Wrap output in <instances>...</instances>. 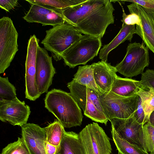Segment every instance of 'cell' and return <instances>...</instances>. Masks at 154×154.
I'll use <instances>...</instances> for the list:
<instances>
[{"label": "cell", "instance_id": "35", "mask_svg": "<svg viewBox=\"0 0 154 154\" xmlns=\"http://www.w3.org/2000/svg\"><path fill=\"white\" fill-rule=\"evenodd\" d=\"M45 146L46 154H57L58 152L59 146L52 145L47 141L45 143Z\"/></svg>", "mask_w": 154, "mask_h": 154}, {"label": "cell", "instance_id": "16", "mask_svg": "<svg viewBox=\"0 0 154 154\" xmlns=\"http://www.w3.org/2000/svg\"><path fill=\"white\" fill-rule=\"evenodd\" d=\"M95 83L103 94H107L111 91L116 78L117 69L110 63L101 60L91 64Z\"/></svg>", "mask_w": 154, "mask_h": 154}, {"label": "cell", "instance_id": "1", "mask_svg": "<svg viewBox=\"0 0 154 154\" xmlns=\"http://www.w3.org/2000/svg\"><path fill=\"white\" fill-rule=\"evenodd\" d=\"M44 101L45 108L64 127L82 124L83 116L81 110L70 93L54 89L47 93Z\"/></svg>", "mask_w": 154, "mask_h": 154}, {"label": "cell", "instance_id": "26", "mask_svg": "<svg viewBox=\"0 0 154 154\" xmlns=\"http://www.w3.org/2000/svg\"><path fill=\"white\" fill-rule=\"evenodd\" d=\"M136 94L141 98V105L148 122L149 116L154 110V90L152 88L145 90L140 86Z\"/></svg>", "mask_w": 154, "mask_h": 154}, {"label": "cell", "instance_id": "32", "mask_svg": "<svg viewBox=\"0 0 154 154\" xmlns=\"http://www.w3.org/2000/svg\"><path fill=\"white\" fill-rule=\"evenodd\" d=\"M133 116L136 121L139 123L143 125L148 122L142 106L140 98L139 97L138 105L137 110L134 112Z\"/></svg>", "mask_w": 154, "mask_h": 154}, {"label": "cell", "instance_id": "11", "mask_svg": "<svg viewBox=\"0 0 154 154\" xmlns=\"http://www.w3.org/2000/svg\"><path fill=\"white\" fill-rule=\"evenodd\" d=\"M39 41L34 34L30 36L27 43L25 62V94L26 98L32 101H35L41 95L37 88L35 81L36 59Z\"/></svg>", "mask_w": 154, "mask_h": 154}, {"label": "cell", "instance_id": "8", "mask_svg": "<svg viewBox=\"0 0 154 154\" xmlns=\"http://www.w3.org/2000/svg\"><path fill=\"white\" fill-rule=\"evenodd\" d=\"M18 34L8 17L0 19V73L10 66L18 51Z\"/></svg>", "mask_w": 154, "mask_h": 154}, {"label": "cell", "instance_id": "18", "mask_svg": "<svg viewBox=\"0 0 154 154\" xmlns=\"http://www.w3.org/2000/svg\"><path fill=\"white\" fill-rule=\"evenodd\" d=\"M135 25H128L123 23L122 28L115 37L100 49L99 58L107 62L108 55L111 51L126 40L131 42L133 35L135 34Z\"/></svg>", "mask_w": 154, "mask_h": 154}, {"label": "cell", "instance_id": "10", "mask_svg": "<svg viewBox=\"0 0 154 154\" xmlns=\"http://www.w3.org/2000/svg\"><path fill=\"white\" fill-rule=\"evenodd\" d=\"M131 13L138 15L140 20L136 25L135 34L143 40L146 47L154 54V9L147 8L132 3L127 6Z\"/></svg>", "mask_w": 154, "mask_h": 154}, {"label": "cell", "instance_id": "28", "mask_svg": "<svg viewBox=\"0 0 154 154\" xmlns=\"http://www.w3.org/2000/svg\"><path fill=\"white\" fill-rule=\"evenodd\" d=\"M1 154H30L22 138L8 144L2 150Z\"/></svg>", "mask_w": 154, "mask_h": 154}, {"label": "cell", "instance_id": "25", "mask_svg": "<svg viewBox=\"0 0 154 154\" xmlns=\"http://www.w3.org/2000/svg\"><path fill=\"white\" fill-rule=\"evenodd\" d=\"M86 0H26L31 5L35 4L55 9L63 10Z\"/></svg>", "mask_w": 154, "mask_h": 154}, {"label": "cell", "instance_id": "23", "mask_svg": "<svg viewBox=\"0 0 154 154\" xmlns=\"http://www.w3.org/2000/svg\"><path fill=\"white\" fill-rule=\"evenodd\" d=\"M64 127L57 120L44 128L46 134V141L49 143L56 146L60 145L65 131Z\"/></svg>", "mask_w": 154, "mask_h": 154}, {"label": "cell", "instance_id": "37", "mask_svg": "<svg viewBox=\"0 0 154 154\" xmlns=\"http://www.w3.org/2000/svg\"><path fill=\"white\" fill-rule=\"evenodd\" d=\"M57 154H60L58 152Z\"/></svg>", "mask_w": 154, "mask_h": 154}, {"label": "cell", "instance_id": "22", "mask_svg": "<svg viewBox=\"0 0 154 154\" xmlns=\"http://www.w3.org/2000/svg\"><path fill=\"white\" fill-rule=\"evenodd\" d=\"M113 140L120 154H150L122 138L111 125Z\"/></svg>", "mask_w": 154, "mask_h": 154}, {"label": "cell", "instance_id": "21", "mask_svg": "<svg viewBox=\"0 0 154 154\" xmlns=\"http://www.w3.org/2000/svg\"><path fill=\"white\" fill-rule=\"evenodd\" d=\"M60 154H82L79 135L73 131H65L60 143Z\"/></svg>", "mask_w": 154, "mask_h": 154}, {"label": "cell", "instance_id": "30", "mask_svg": "<svg viewBox=\"0 0 154 154\" xmlns=\"http://www.w3.org/2000/svg\"><path fill=\"white\" fill-rule=\"evenodd\" d=\"M140 87L145 90H154V70L147 69L141 74Z\"/></svg>", "mask_w": 154, "mask_h": 154}, {"label": "cell", "instance_id": "5", "mask_svg": "<svg viewBox=\"0 0 154 154\" xmlns=\"http://www.w3.org/2000/svg\"><path fill=\"white\" fill-rule=\"evenodd\" d=\"M149 64L148 48L143 43L135 42L128 44L125 57L115 67L117 72L131 78L142 73Z\"/></svg>", "mask_w": 154, "mask_h": 154}, {"label": "cell", "instance_id": "19", "mask_svg": "<svg viewBox=\"0 0 154 154\" xmlns=\"http://www.w3.org/2000/svg\"><path fill=\"white\" fill-rule=\"evenodd\" d=\"M140 81L117 76L115 79L110 92L116 95L125 97H130L136 95L141 86Z\"/></svg>", "mask_w": 154, "mask_h": 154}, {"label": "cell", "instance_id": "33", "mask_svg": "<svg viewBox=\"0 0 154 154\" xmlns=\"http://www.w3.org/2000/svg\"><path fill=\"white\" fill-rule=\"evenodd\" d=\"M18 0H0V7L7 12L14 9L18 4Z\"/></svg>", "mask_w": 154, "mask_h": 154}, {"label": "cell", "instance_id": "20", "mask_svg": "<svg viewBox=\"0 0 154 154\" xmlns=\"http://www.w3.org/2000/svg\"><path fill=\"white\" fill-rule=\"evenodd\" d=\"M74 77L73 80L76 82L93 89L99 96L103 94L95 83L91 65L79 66Z\"/></svg>", "mask_w": 154, "mask_h": 154}, {"label": "cell", "instance_id": "31", "mask_svg": "<svg viewBox=\"0 0 154 154\" xmlns=\"http://www.w3.org/2000/svg\"><path fill=\"white\" fill-rule=\"evenodd\" d=\"M122 19L121 21L127 25H135L139 26L140 24V20L138 15L134 13L126 15L125 13L124 9L122 6Z\"/></svg>", "mask_w": 154, "mask_h": 154}, {"label": "cell", "instance_id": "34", "mask_svg": "<svg viewBox=\"0 0 154 154\" xmlns=\"http://www.w3.org/2000/svg\"><path fill=\"white\" fill-rule=\"evenodd\" d=\"M124 1L136 3L146 8L154 9V0H131Z\"/></svg>", "mask_w": 154, "mask_h": 154}, {"label": "cell", "instance_id": "14", "mask_svg": "<svg viewBox=\"0 0 154 154\" xmlns=\"http://www.w3.org/2000/svg\"><path fill=\"white\" fill-rule=\"evenodd\" d=\"M23 18L29 23H39L43 26H54L66 22L62 13V10L35 4H31L29 10Z\"/></svg>", "mask_w": 154, "mask_h": 154}, {"label": "cell", "instance_id": "9", "mask_svg": "<svg viewBox=\"0 0 154 154\" xmlns=\"http://www.w3.org/2000/svg\"><path fill=\"white\" fill-rule=\"evenodd\" d=\"M110 121L116 131L122 138L148 152L143 125L138 122L133 115L127 119L114 118Z\"/></svg>", "mask_w": 154, "mask_h": 154}, {"label": "cell", "instance_id": "38", "mask_svg": "<svg viewBox=\"0 0 154 154\" xmlns=\"http://www.w3.org/2000/svg\"><path fill=\"white\" fill-rule=\"evenodd\" d=\"M120 154L119 153V154Z\"/></svg>", "mask_w": 154, "mask_h": 154}, {"label": "cell", "instance_id": "6", "mask_svg": "<svg viewBox=\"0 0 154 154\" xmlns=\"http://www.w3.org/2000/svg\"><path fill=\"white\" fill-rule=\"evenodd\" d=\"M100 101L108 120L114 118L125 119L131 117L137 110L139 96H120L109 92L99 96Z\"/></svg>", "mask_w": 154, "mask_h": 154}, {"label": "cell", "instance_id": "15", "mask_svg": "<svg viewBox=\"0 0 154 154\" xmlns=\"http://www.w3.org/2000/svg\"><path fill=\"white\" fill-rule=\"evenodd\" d=\"M21 135L30 154H46V141L44 128L37 124L28 123L21 127Z\"/></svg>", "mask_w": 154, "mask_h": 154}, {"label": "cell", "instance_id": "17", "mask_svg": "<svg viewBox=\"0 0 154 154\" xmlns=\"http://www.w3.org/2000/svg\"><path fill=\"white\" fill-rule=\"evenodd\" d=\"M104 0H86L76 5L62 10L66 22L75 26L77 23Z\"/></svg>", "mask_w": 154, "mask_h": 154}, {"label": "cell", "instance_id": "29", "mask_svg": "<svg viewBox=\"0 0 154 154\" xmlns=\"http://www.w3.org/2000/svg\"><path fill=\"white\" fill-rule=\"evenodd\" d=\"M143 130L148 152L154 154V127L147 122L143 125Z\"/></svg>", "mask_w": 154, "mask_h": 154}, {"label": "cell", "instance_id": "12", "mask_svg": "<svg viewBox=\"0 0 154 154\" xmlns=\"http://www.w3.org/2000/svg\"><path fill=\"white\" fill-rule=\"evenodd\" d=\"M56 72L52 56H49L46 49L39 45L37 50L35 81L40 94L48 91Z\"/></svg>", "mask_w": 154, "mask_h": 154}, {"label": "cell", "instance_id": "7", "mask_svg": "<svg viewBox=\"0 0 154 154\" xmlns=\"http://www.w3.org/2000/svg\"><path fill=\"white\" fill-rule=\"evenodd\" d=\"M82 154H110L109 139L96 123L87 125L78 134Z\"/></svg>", "mask_w": 154, "mask_h": 154}, {"label": "cell", "instance_id": "2", "mask_svg": "<svg viewBox=\"0 0 154 154\" xmlns=\"http://www.w3.org/2000/svg\"><path fill=\"white\" fill-rule=\"evenodd\" d=\"M114 10L111 2L104 0L79 20L75 27L81 33L101 38L108 26L114 23Z\"/></svg>", "mask_w": 154, "mask_h": 154}, {"label": "cell", "instance_id": "3", "mask_svg": "<svg viewBox=\"0 0 154 154\" xmlns=\"http://www.w3.org/2000/svg\"><path fill=\"white\" fill-rule=\"evenodd\" d=\"M82 35L74 26L65 22L46 30L41 43L57 61L62 59V53Z\"/></svg>", "mask_w": 154, "mask_h": 154}, {"label": "cell", "instance_id": "27", "mask_svg": "<svg viewBox=\"0 0 154 154\" xmlns=\"http://www.w3.org/2000/svg\"><path fill=\"white\" fill-rule=\"evenodd\" d=\"M0 100L11 101L17 98L16 89L8 77L0 76Z\"/></svg>", "mask_w": 154, "mask_h": 154}, {"label": "cell", "instance_id": "36", "mask_svg": "<svg viewBox=\"0 0 154 154\" xmlns=\"http://www.w3.org/2000/svg\"><path fill=\"white\" fill-rule=\"evenodd\" d=\"M148 122L154 127V110L150 113Z\"/></svg>", "mask_w": 154, "mask_h": 154}, {"label": "cell", "instance_id": "13", "mask_svg": "<svg viewBox=\"0 0 154 154\" xmlns=\"http://www.w3.org/2000/svg\"><path fill=\"white\" fill-rule=\"evenodd\" d=\"M31 113L29 106L17 98L11 101L0 100V120L13 126L27 123Z\"/></svg>", "mask_w": 154, "mask_h": 154}, {"label": "cell", "instance_id": "24", "mask_svg": "<svg viewBox=\"0 0 154 154\" xmlns=\"http://www.w3.org/2000/svg\"><path fill=\"white\" fill-rule=\"evenodd\" d=\"M67 87L70 91V94L79 107L84 112L87 100V87L72 80L68 82Z\"/></svg>", "mask_w": 154, "mask_h": 154}, {"label": "cell", "instance_id": "4", "mask_svg": "<svg viewBox=\"0 0 154 154\" xmlns=\"http://www.w3.org/2000/svg\"><path fill=\"white\" fill-rule=\"evenodd\" d=\"M102 46L101 38L82 35L62 54L65 64L70 68L85 65L96 56Z\"/></svg>", "mask_w": 154, "mask_h": 154}]
</instances>
